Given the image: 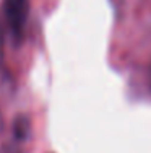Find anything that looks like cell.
I'll list each match as a JSON object with an SVG mask.
<instances>
[{"mask_svg":"<svg viewBox=\"0 0 151 153\" xmlns=\"http://www.w3.org/2000/svg\"><path fill=\"white\" fill-rule=\"evenodd\" d=\"M5 153H18L16 150H12V148H10V150H5Z\"/></svg>","mask_w":151,"mask_h":153,"instance_id":"4","label":"cell"},{"mask_svg":"<svg viewBox=\"0 0 151 153\" xmlns=\"http://www.w3.org/2000/svg\"><path fill=\"white\" fill-rule=\"evenodd\" d=\"M150 86H151V65H150Z\"/></svg>","mask_w":151,"mask_h":153,"instance_id":"5","label":"cell"},{"mask_svg":"<svg viewBox=\"0 0 151 153\" xmlns=\"http://www.w3.org/2000/svg\"><path fill=\"white\" fill-rule=\"evenodd\" d=\"M28 130H29V124H28L26 117H18L15 122V135L18 138H24L28 135Z\"/></svg>","mask_w":151,"mask_h":153,"instance_id":"2","label":"cell"},{"mask_svg":"<svg viewBox=\"0 0 151 153\" xmlns=\"http://www.w3.org/2000/svg\"><path fill=\"white\" fill-rule=\"evenodd\" d=\"M3 127H5V121H3V116H2V111H0V134L3 132Z\"/></svg>","mask_w":151,"mask_h":153,"instance_id":"3","label":"cell"},{"mask_svg":"<svg viewBox=\"0 0 151 153\" xmlns=\"http://www.w3.org/2000/svg\"><path fill=\"white\" fill-rule=\"evenodd\" d=\"M3 15L12 34L21 39L29 15V0H3Z\"/></svg>","mask_w":151,"mask_h":153,"instance_id":"1","label":"cell"}]
</instances>
